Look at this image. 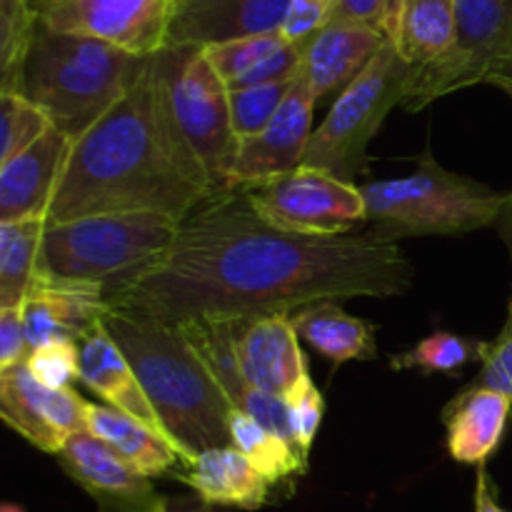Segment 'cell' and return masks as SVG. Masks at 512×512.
Here are the masks:
<instances>
[{
    "label": "cell",
    "instance_id": "cell-11",
    "mask_svg": "<svg viewBox=\"0 0 512 512\" xmlns=\"http://www.w3.org/2000/svg\"><path fill=\"white\" fill-rule=\"evenodd\" d=\"M173 0H50L40 18L60 33L150 58L165 48Z\"/></svg>",
    "mask_w": 512,
    "mask_h": 512
},
{
    "label": "cell",
    "instance_id": "cell-21",
    "mask_svg": "<svg viewBox=\"0 0 512 512\" xmlns=\"http://www.w3.org/2000/svg\"><path fill=\"white\" fill-rule=\"evenodd\" d=\"M512 418V398L495 390L463 388L443 410L448 450L455 463L480 465L493 458Z\"/></svg>",
    "mask_w": 512,
    "mask_h": 512
},
{
    "label": "cell",
    "instance_id": "cell-2",
    "mask_svg": "<svg viewBox=\"0 0 512 512\" xmlns=\"http://www.w3.org/2000/svg\"><path fill=\"white\" fill-rule=\"evenodd\" d=\"M210 200L213 185L170 115L150 55L135 88L75 138L45 220L163 213L183 223Z\"/></svg>",
    "mask_w": 512,
    "mask_h": 512
},
{
    "label": "cell",
    "instance_id": "cell-14",
    "mask_svg": "<svg viewBox=\"0 0 512 512\" xmlns=\"http://www.w3.org/2000/svg\"><path fill=\"white\" fill-rule=\"evenodd\" d=\"M55 458L65 475L98 503L100 512H155L165 503L150 478L88 430L75 433Z\"/></svg>",
    "mask_w": 512,
    "mask_h": 512
},
{
    "label": "cell",
    "instance_id": "cell-33",
    "mask_svg": "<svg viewBox=\"0 0 512 512\" xmlns=\"http://www.w3.org/2000/svg\"><path fill=\"white\" fill-rule=\"evenodd\" d=\"M483 368H480L478 378L470 380L465 388L470 390H495L512 398V298L508 303V318H505L503 330L493 343H488V353H485Z\"/></svg>",
    "mask_w": 512,
    "mask_h": 512
},
{
    "label": "cell",
    "instance_id": "cell-39",
    "mask_svg": "<svg viewBox=\"0 0 512 512\" xmlns=\"http://www.w3.org/2000/svg\"><path fill=\"white\" fill-rule=\"evenodd\" d=\"M405 0H383V30L395 43L400 28V13H403Z\"/></svg>",
    "mask_w": 512,
    "mask_h": 512
},
{
    "label": "cell",
    "instance_id": "cell-40",
    "mask_svg": "<svg viewBox=\"0 0 512 512\" xmlns=\"http://www.w3.org/2000/svg\"><path fill=\"white\" fill-rule=\"evenodd\" d=\"M505 93L512 98V90H505ZM498 230H500V238H503L505 248H508L510 253V260H512V190L508 193V198H505V205H503V213H500L498 218Z\"/></svg>",
    "mask_w": 512,
    "mask_h": 512
},
{
    "label": "cell",
    "instance_id": "cell-35",
    "mask_svg": "<svg viewBox=\"0 0 512 512\" xmlns=\"http://www.w3.org/2000/svg\"><path fill=\"white\" fill-rule=\"evenodd\" d=\"M340 0H290L288 15L280 28L285 40L295 45H303L323 28H328L333 20H338Z\"/></svg>",
    "mask_w": 512,
    "mask_h": 512
},
{
    "label": "cell",
    "instance_id": "cell-26",
    "mask_svg": "<svg viewBox=\"0 0 512 512\" xmlns=\"http://www.w3.org/2000/svg\"><path fill=\"white\" fill-rule=\"evenodd\" d=\"M455 38V0H405L395 45L415 68L435 63Z\"/></svg>",
    "mask_w": 512,
    "mask_h": 512
},
{
    "label": "cell",
    "instance_id": "cell-10",
    "mask_svg": "<svg viewBox=\"0 0 512 512\" xmlns=\"http://www.w3.org/2000/svg\"><path fill=\"white\" fill-rule=\"evenodd\" d=\"M245 195L260 218L288 233L335 238L368 223L363 188L313 165H300Z\"/></svg>",
    "mask_w": 512,
    "mask_h": 512
},
{
    "label": "cell",
    "instance_id": "cell-46",
    "mask_svg": "<svg viewBox=\"0 0 512 512\" xmlns=\"http://www.w3.org/2000/svg\"><path fill=\"white\" fill-rule=\"evenodd\" d=\"M50 3V0H45V5H48ZM45 5H43V8H45Z\"/></svg>",
    "mask_w": 512,
    "mask_h": 512
},
{
    "label": "cell",
    "instance_id": "cell-43",
    "mask_svg": "<svg viewBox=\"0 0 512 512\" xmlns=\"http://www.w3.org/2000/svg\"><path fill=\"white\" fill-rule=\"evenodd\" d=\"M0 512H25V510L20 508V505H15V503H5L3 508H0Z\"/></svg>",
    "mask_w": 512,
    "mask_h": 512
},
{
    "label": "cell",
    "instance_id": "cell-16",
    "mask_svg": "<svg viewBox=\"0 0 512 512\" xmlns=\"http://www.w3.org/2000/svg\"><path fill=\"white\" fill-rule=\"evenodd\" d=\"M238 360L253 388L288 403L310 378L308 360L288 313L238 320Z\"/></svg>",
    "mask_w": 512,
    "mask_h": 512
},
{
    "label": "cell",
    "instance_id": "cell-32",
    "mask_svg": "<svg viewBox=\"0 0 512 512\" xmlns=\"http://www.w3.org/2000/svg\"><path fill=\"white\" fill-rule=\"evenodd\" d=\"M28 370L48 388H70L80 380L78 340H53L35 348L28 358Z\"/></svg>",
    "mask_w": 512,
    "mask_h": 512
},
{
    "label": "cell",
    "instance_id": "cell-22",
    "mask_svg": "<svg viewBox=\"0 0 512 512\" xmlns=\"http://www.w3.org/2000/svg\"><path fill=\"white\" fill-rule=\"evenodd\" d=\"M85 430L103 440L120 458L128 460L145 478H163V475L173 478L185 463L183 455L168 438L113 405L85 400Z\"/></svg>",
    "mask_w": 512,
    "mask_h": 512
},
{
    "label": "cell",
    "instance_id": "cell-45",
    "mask_svg": "<svg viewBox=\"0 0 512 512\" xmlns=\"http://www.w3.org/2000/svg\"><path fill=\"white\" fill-rule=\"evenodd\" d=\"M178 3H183V0H173V5H178Z\"/></svg>",
    "mask_w": 512,
    "mask_h": 512
},
{
    "label": "cell",
    "instance_id": "cell-28",
    "mask_svg": "<svg viewBox=\"0 0 512 512\" xmlns=\"http://www.w3.org/2000/svg\"><path fill=\"white\" fill-rule=\"evenodd\" d=\"M488 343L470 335L435 330L403 353L390 355L393 370H423V373L458 375L470 363H483Z\"/></svg>",
    "mask_w": 512,
    "mask_h": 512
},
{
    "label": "cell",
    "instance_id": "cell-31",
    "mask_svg": "<svg viewBox=\"0 0 512 512\" xmlns=\"http://www.w3.org/2000/svg\"><path fill=\"white\" fill-rule=\"evenodd\" d=\"M293 80L253 85V88L230 90V118L238 140L253 138L270 125L275 113L283 105Z\"/></svg>",
    "mask_w": 512,
    "mask_h": 512
},
{
    "label": "cell",
    "instance_id": "cell-37",
    "mask_svg": "<svg viewBox=\"0 0 512 512\" xmlns=\"http://www.w3.org/2000/svg\"><path fill=\"white\" fill-rule=\"evenodd\" d=\"M338 20H353L383 30V0H340Z\"/></svg>",
    "mask_w": 512,
    "mask_h": 512
},
{
    "label": "cell",
    "instance_id": "cell-27",
    "mask_svg": "<svg viewBox=\"0 0 512 512\" xmlns=\"http://www.w3.org/2000/svg\"><path fill=\"white\" fill-rule=\"evenodd\" d=\"M230 445L238 448L275 488L285 480L308 473V458L295 445L255 423L243 410H233L230 415Z\"/></svg>",
    "mask_w": 512,
    "mask_h": 512
},
{
    "label": "cell",
    "instance_id": "cell-36",
    "mask_svg": "<svg viewBox=\"0 0 512 512\" xmlns=\"http://www.w3.org/2000/svg\"><path fill=\"white\" fill-rule=\"evenodd\" d=\"M30 345L23 325V310L0 308V373L28 363Z\"/></svg>",
    "mask_w": 512,
    "mask_h": 512
},
{
    "label": "cell",
    "instance_id": "cell-44",
    "mask_svg": "<svg viewBox=\"0 0 512 512\" xmlns=\"http://www.w3.org/2000/svg\"><path fill=\"white\" fill-rule=\"evenodd\" d=\"M30 3H33V5H38V10H43V5H45V0H30Z\"/></svg>",
    "mask_w": 512,
    "mask_h": 512
},
{
    "label": "cell",
    "instance_id": "cell-47",
    "mask_svg": "<svg viewBox=\"0 0 512 512\" xmlns=\"http://www.w3.org/2000/svg\"><path fill=\"white\" fill-rule=\"evenodd\" d=\"M510 423H512V418H510Z\"/></svg>",
    "mask_w": 512,
    "mask_h": 512
},
{
    "label": "cell",
    "instance_id": "cell-9",
    "mask_svg": "<svg viewBox=\"0 0 512 512\" xmlns=\"http://www.w3.org/2000/svg\"><path fill=\"white\" fill-rule=\"evenodd\" d=\"M512 55V0H455V38L435 63L415 68L405 110L418 113L455 90L490 83Z\"/></svg>",
    "mask_w": 512,
    "mask_h": 512
},
{
    "label": "cell",
    "instance_id": "cell-1",
    "mask_svg": "<svg viewBox=\"0 0 512 512\" xmlns=\"http://www.w3.org/2000/svg\"><path fill=\"white\" fill-rule=\"evenodd\" d=\"M413 278L400 243L375 230L288 233L260 218L248 195L233 193L185 218L168 253L108 303L165 323L265 318L325 300L398 298Z\"/></svg>",
    "mask_w": 512,
    "mask_h": 512
},
{
    "label": "cell",
    "instance_id": "cell-15",
    "mask_svg": "<svg viewBox=\"0 0 512 512\" xmlns=\"http://www.w3.org/2000/svg\"><path fill=\"white\" fill-rule=\"evenodd\" d=\"M290 0H183L173 5L165 48H213L280 33Z\"/></svg>",
    "mask_w": 512,
    "mask_h": 512
},
{
    "label": "cell",
    "instance_id": "cell-29",
    "mask_svg": "<svg viewBox=\"0 0 512 512\" xmlns=\"http://www.w3.org/2000/svg\"><path fill=\"white\" fill-rule=\"evenodd\" d=\"M40 10L30 0H0V93H15Z\"/></svg>",
    "mask_w": 512,
    "mask_h": 512
},
{
    "label": "cell",
    "instance_id": "cell-5",
    "mask_svg": "<svg viewBox=\"0 0 512 512\" xmlns=\"http://www.w3.org/2000/svg\"><path fill=\"white\" fill-rule=\"evenodd\" d=\"M180 220L163 213H105L45 228L43 283L118 290L148 273L175 243Z\"/></svg>",
    "mask_w": 512,
    "mask_h": 512
},
{
    "label": "cell",
    "instance_id": "cell-17",
    "mask_svg": "<svg viewBox=\"0 0 512 512\" xmlns=\"http://www.w3.org/2000/svg\"><path fill=\"white\" fill-rule=\"evenodd\" d=\"M388 40V35L373 25L333 20L300 45L298 75L313 90L315 100H323L348 88Z\"/></svg>",
    "mask_w": 512,
    "mask_h": 512
},
{
    "label": "cell",
    "instance_id": "cell-12",
    "mask_svg": "<svg viewBox=\"0 0 512 512\" xmlns=\"http://www.w3.org/2000/svg\"><path fill=\"white\" fill-rule=\"evenodd\" d=\"M315 95L300 75H295L283 105L265 130L238 143L233 170H230V195L250 193L280 175L300 168L313 138Z\"/></svg>",
    "mask_w": 512,
    "mask_h": 512
},
{
    "label": "cell",
    "instance_id": "cell-8",
    "mask_svg": "<svg viewBox=\"0 0 512 512\" xmlns=\"http://www.w3.org/2000/svg\"><path fill=\"white\" fill-rule=\"evenodd\" d=\"M165 103L185 143L200 160L215 198L230 195L238 135L230 118V90L203 48H163L153 55Z\"/></svg>",
    "mask_w": 512,
    "mask_h": 512
},
{
    "label": "cell",
    "instance_id": "cell-23",
    "mask_svg": "<svg viewBox=\"0 0 512 512\" xmlns=\"http://www.w3.org/2000/svg\"><path fill=\"white\" fill-rule=\"evenodd\" d=\"M203 50L228 90L293 80L300 68V45L285 40L283 33L253 35Z\"/></svg>",
    "mask_w": 512,
    "mask_h": 512
},
{
    "label": "cell",
    "instance_id": "cell-19",
    "mask_svg": "<svg viewBox=\"0 0 512 512\" xmlns=\"http://www.w3.org/2000/svg\"><path fill=\"white\" fill-rule=\"evenodd\" d=\"M173 478L193 488L210 508L260 510L270 503L275 488L233 445L203 450L185 460Z\"/></svg>",
    "mask_w": 512,
    "mask_h": 512
},
{
    "label": "cell",
    "instance_id": "cell-25",
    "mask_svg": "<svg viewBox=\"0 0 512 512\" xmlns=\"http://www.w3.org/2000/svg\"><path fill=\"white\" fill-rule=\"evenodd\" d=\"M48 220L0 223V308H23L43 283L40 253Z\"/></svg>",
    "mask_w": 512,
    "mask_h": 512
},
{
    "label": "cell",
    "instance_id": "cell-41",
    "mask_svg": "<svg viewBox=\"0 0 512 512\" xmlns=\"http://www.w3.org/2000/svg\"><path fill=\"white\" fill-rule=\"evenodd\" d=\"M155 512H215L210 505H205L203 500H185V498H165V503L160 505Z\"/></svg>",
    "mask_w": 512,
    "mask_h": 512
},
{
    "label": "cell",
    "instance_id": "cell-6",
    "mask_svg": "<svg viewBox=\"0 0 512 512\" xmlns=\"http://www.w3.org/2000/svg\"><path fill=\"white\" fill-rule=\"evenodd\" d=\"M368 223L383 238L463 235L498 223L508 193L488 188L470 175L443 168L430 153L405 178L373 180L363 185Z\"/></svg>",
    "mask_w": 512,
    "mask_h": 512
},
{
    "label": "cell",
    "instance_id": "cell-20",
    "mask_svg": "<svg viewBox=\"0 0 512 512\" xmlns=\"http://www.w3.org/2000/svg\"><path fill=\"white\" fill-rule=\"evenodd\" d=\"M80 383L105 400V405L123 410L155 433L168 438L153 403L145 395L133 365L118 348L105 325H98L80 340ZM170 440V438H168Z\"/></svg>",
    "mask_w": 512,
    "mask_h": 512
},
{
    "label": "cell",
    "instance_id": "cell-3",
    "mask_svg": "<svg viewBox=\"0 0 512 512\" xmlns=\"http://www.w3.org/2000/svg\"><path fill=\"white\" fill-rule=\"evenodd\" d=\"M103 325L133 365L170 443L185 460L230 445L235 405L178 323L110 310Z\"/></svg>",
    "mask_w": 512,
    "mask_h": 512
},
{
    "label": "cell",
    "instance_id": "cell-4",
    "mask_svg": "<svg viewBox=\"0 0 512 512\" xmlns=\"http://www.w3.org/2000/svg\"><path fill=\"white\" fill-rule=\"evenodd\" d=\"M148 60L100 40L60 33L40 18L15 93L38 105L55 128L75 140L135 88Z\"/></svg>",
    "mask_w": 512,
    "mask_h": 512
},
{
    "label": "cell",
    "instance_id": "cell-34",
    "mask_svg": "<svg viewBox=\"0 0 512 512\" xmlns=\"http://www.w3.org/2000/svg\"><path fill=\"white\" fill-rule=\"evenodd\" d=\"M288 408L295 443H298L300 453L310 458V448H313L315 438H318L325 415V398L318 390V385L313 383V378H308L300 385L298 393L288 400Z\"/></svg>",
    "mask_w": 512,
    "mask_h": 512
},
{
    "label": "cell",
    "instance_id": "cell-30",
    "mask_svg": "<svg viewBox=\"0 0 512 512\" xmlns=\"http://www.w3.org/2000/svg\"><path fill=\"white\" fill-rule=\"evenodd\" d=\"M53 120L20 93H0V165L38 143Z\"/></svg>",
    "mask_w": 512,
    "mask_h": 512
},
{
    "label": "cell",
    "instance_id": "cell-18",
    "mask_svg": "<svg viewBox=\"0 0 512 512\" xmlns=\"http://www.w3.org/2000/svg\"><path fill=\"white\" fill-rule=\"evenodd\" d=\"M75 140L50 128L35 145L0 165V223L45 218Z\"/></svg>",
    "mask_w": 512,
    "mask_h": 512
},
{
    "label": "cell",
    "instance_id": "cell-24",
    "mask_svg": "<svg viewBox=\"0 0 512 512\" xmlns=\"http://www.w3.org/2000/svg\"><path fill=\"white\" fill-rule=\"evenodd\" d=\"M298 338H303L315 353L323 355L333 368L353 360H373L378 355L375 345V325L355 318L340 303L305 305L290 315Z\"/></svg>",
    "mask_w": 512,
    "mask_h": 512
},
{
    "label": "cell",
    "instance_id": "cell-38",
    "mask_svg": "<svg viewBox=\"0 0 512 512\" xmlns=\"http://www.w3.org/2000/svg\"><path fill=\"white\" fill-rule=\"evenodd\" d=\"M475 512H508L498 503V490H495L493 478L485 470V465L478 468V483H475Z\"/></svg>",
    "mask_w": 512,
    "mask_h": 512
},
{
    "label": "cell",
    "instance_id": "cell-13",
    "mask_svg": "<svg viewBox=\"0 0 512 512\" xmlns=\"http://www.w3.org/2000/svg\"><path fill=\"white\" fill-rule=\"evenodd\" d=\"M0 418L33 448L58 455L85 430V400L73 388H48L23 363L0 373Z\"/></svg>",
    "mask_w": 512,
    "mask_h": 512
},
{
    "label": "cell",
    "instance_id": "cell-42",
    "mask_svg": "<svg viewBox=\"0 0 512 512\" xmlns=\"http://www.w3.org/2000/svg\"><path fill=\"white\" fill-rule=\"evenodd\" d=\"M490 85H498L500 90H512V55L508 58V63L490 78Z\"/></svg>",
    "mask_w": 512,
    "mask_h": 512
},
{
    "label": "cell",
    "instance_id": "cell-7",
    "mask_svg": "<svg viewBox=\"0 0 512 512\" xmlns=\"http://www.w3.org/2000/svg\"><path fill=\"white\" fill-rule=\"evenodd\" d=\"M413 80L415 65L388 40L368 68L340 90L330 113L313 130L303 165L323 168L353 183L355 175L368 170V145L390 110L408 103Z\"/></svg>",
    "mask_w": 512,
    "mask_h": 512
}]
</instances>
